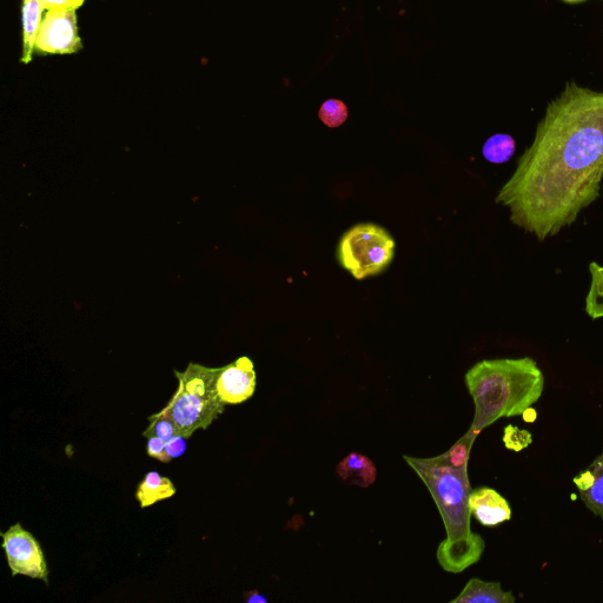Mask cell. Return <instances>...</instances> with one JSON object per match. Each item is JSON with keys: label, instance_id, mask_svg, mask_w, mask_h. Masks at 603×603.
<instances>
[{"label": "cell", "instance_id": "obj_17", "mask_svg": "<svg viewBox=\"0 0 603 603\" xmlns=\"http://www.w3.org/2000/svg\"><path fill=\"white\" fill-rule=\"evenodd\" d=\"M476 437L477 435L468 430L467 434L462 436L448 452L432 457L433 461L455 469L468 468L470 452H472Z\"/></svg>", "mask_w": 603, "mask_h": 603}, {"label": "cell", "instance_id": "obj_5", "mask_svg": "<svg viewBox=\"0 0 603 603\" xmlns=\"http://www.w3.org/2000/svg\"><path fill=\"white\" fill-rule=\"evenodd\" d=\"M395 241L379 225L366 223L355 225L341 238L337 257L342 267L362 281L382 273L392 263Z\"/></svg>", "mask_w": 603, "mask_h": 603}, {"label": "cell", "instance_id": "obj_13", "mask_svg": "<svg viewBox=\"0 0 603 603\" xmlns=\"http://www.w3.org/2000/svg\"><path fill=\"white\" fill-rule=\"evenodd\" d=\"M512 592L502 591L501 583L470 579L452 603H515Z\"/></svg>", "mask_w": 603, "mask_h": 603}, {"label": "cell", "instance_id": "obj_12", "mask_svg": "<svg viewBox=\"0 0 603 603\" xmlns=\"http://www.w3.org/2000/svg\"><path fill=\"white\" fill-rule=\"evenodd\" d=\"M336 473L344 485L362 488L374 485L377 476L373 461L359 453H351L343 459L337 466Z\"/></svg>", "mask_w": 603, "mask_h": 603}, {"label": "cell", "instance_id": "obj_11", "mask_svg": "<svg viewBox=\"0 0 603 603\" xmlns=\"http://www.w3.org/2000/svg\"><path fill=\"white\" fill-rule=\"evenodd\" d=\"M580 499L591 512L603 520V450L585 470L573 479Z\"/></svg>", "mask_w": 603, "mask_h": 603}, {"label": "cell", "instance_id": "obj_10", "mask_svg": "<svg viewBox=\"0 0 603 603\" xmlns=\"http://www.w3.org/2000/svg\"><path fill=\"white\" fill-rule=\"evenodd\" d=\"M468 507L470 514L485 527H496L512 519V508L508 501L493 488L472 490Z\"/></svg>", "mask_w": 603, "mask_h": 603}, {"label": "cell", "instance_id": "obj_15", "mask_svg": "<svg viewBox=\"0 0 603 603\" xmlns=\"http://www.w3.org/2000/svg\"><path fill=\"white\" fill-rule=\"evenodd\" d=\"M176 494L174 483L168 477L157 472H150L139 483L136 498L142 508L155 505L156 502L172 498Z\"/></svg>", "mask_w": 603, "mask_h": 603}, {"label": "cell", "instance_id": "obj_24", "mask_svg": "<svg viewBox=\"0 0 603 603\" xmlns=\"http://www.w3.org/2000/svg\"><path fill=\"white\" fill-rule=\"evenodd\" d=\"M185 449H187V442H185V437L183 436H174L165 442V452H167L171 461L182 456L185 453Z\"/></svg>", "mask_w": 603, "mask_h": 603}, {"label": "cell", "instance_id": "obj_14", "mask_svg": "<svg viewBox=\"0 0 603 603\" xmlns=\"http://www.w3.org/2000/svg\"><path fill=\"white\" fill-rule=\"evenodd\" d=\"M44 11L41 0H24L23 2V57L22 62L29 64L35 51L41 18Z\"/></svg>", "mask_w": 603, "mask_h": 603}, {"label": "cell", "instance_id": "obj_16", "mask_svg": "<svg viewBox=\"0 0 603 603\" xmlns=\"http://www.w3.org/2000/svg\"><path fill=\"white\" fill-rule=\"evenodd\" d=\"M591 286L585 298V311L592 320L603 318V265L592 262L589 264Z\"/></svg>", "mask_w": 603, "mask_h": 603}, {"label": "cell", "instance_id": "obj_9", "mask_svg": "<svg viewBox=\"0 0 603 603\" xmlns=\"http://www.w3.org/2000/svg\"><path fill=\"white\" fill-rule=\"evenodd\" d=\"M485 549V540L476 533L460 539L447 538L437 548V561L446 572L459 574L479 562Z\"/></svg>", "mask_w": 603, "mask_h": 603}, {"label": "cell", "instance_id": "obj_1", "mask_svg": "<svg viewBox=\"0 0 603 603\" xmlns=\"http://www.w3.org/2000/svg\"><path fill=\"white\" fill-rule=\"evenodd\" d=\"M602 181L603 92L567 83L495 202L509 209L510 222L543 242L598 200Z\"/></svg>", "mask_w": 603, "mask_h": 603}, {"label": "cell", "instance_id": "obj_8", "mask_svg": "<svg viewBox=\"0 0 603 603\" xmlns=\"http://www.w3.org/2000/svg\"><path fill=\"white\" fill-rule=\"evenodd\" d=\"M217 393L225 404H240L251 399L256 392V371L247 356L220 368Z\"/></svg>", "mask_w": 603, "mask_h": 603}, {"label": "cell", "instance_id": "obj_22", "mask_svg": "<svg viewBox=\"0 0 603 603\" xmlns=\"http://www.w3.org/2000/svg\"><path fill=\"white\" fill-rule=\"evenodd\" d=\"M148 455L164 463L171 462L170 457L167 452H165V442L156 436L150 437L149 439Z\"/></svg>", "mask_w": 603, "mask_h": 603}, {"label": "cell", "instance_id": "obj_21", "mask_svg": "<svg viewBox=\"0 0 603 603\" xmlns=\"http://www.w3.org/2000/svg\"><path fill=\"white\" fill-rule=\"evenodd\" d=\"M503 443H505L507 449L520 453L523 449L532 445L533 436L528 430H522L509 424L503 432Z\"/></svg>", "mask_w": 603, "mask_h": 603}, {"label": "cell", "instance_id": "obj_18", "mask_svg": "<svg viewBox=\"0 0 603 603\" xmlns=\"http://www.w3.org/2000/svg\"><path fill=\"white\" fill-rule=\"evenodd\" d=\"M516 143L514 138L506 134L490 137L483 147V157L494 164L507 163L515 154Z\"/></svg>", "mask_w": 603, "mask_h": 603}, {"label": "cell", "instance_id": "obj_6", "mask_svg": "<svg viewBox=\"0 0 603 603\" xmlns=\"http://www.w3.org/2000/svg\"><path fill=\"white\" fill-rule=\"evenodd\" d=\"M12 576L24 575L49 585V568L41 545L21 523L0 534Z\"/></svg>", "mask_w": 603, "mask_h": 603}, {"label": "cell", "instance_id": "obj_3", "mask_svg": "<svg viewBox=\"0 0 603 603\" xmlns=\"http://www.w3.org/2000/svg\"><path fill=\"white\" fill-rule=\"evenodd\" d=\"M220 368L190 363L187 370H175L178 389L159 414L175 424L178 433L189 439L198 429H208L227 406L217 393Z\"/></svg>", "mask_w": 603, "mask_h": 603}, {"label": "cell", "instance_id": "obj_27", "mask_svg": "<svg viewBox=\"0 0 603 603\" xmlns=\"http://www.w3.org/2000/svg\"><path fill=\"white\" fill-rule=\"evenodd\" d=\"M563 2L568 3V4H576V3L585 2V0H563Z\"/></svg>", "mask_w": 603, "mask_h": 603}, {"label": "cell", "instance_id": "obj_7", "mask_svg": "<svg viewBox=\"0 0 603 603\" xmlns=\"http://www.w3.org/2000/svg\"><path fill=\"white\" fill-rule=\"evenodd\" d=\"M76 10H51L39 30L35 51L39 55H72L82 50Z\"/></svg>", "mask_w": 603, "mask_h": 603}, {"label": "cell", "instance_id": "obj_2", "mask_svg": "<svg viewBox=\"0 0 603 603\" xmlns=\"http://www.w3.org/2000/svg\"><path fill=\"white\" fill-rule=\"evenodd\" d=\"M466 384L475 406L469 432L479 436L496 421L522 416L538 402L545 375L530 357L483 360L467 371Z\"/></svg>", "mask_w": 603, "mask_h": 603}, {"label": "cell", "instance_id": "obj_23", "mask_svg": "<svg viewBox=\"0 0 603 603\" xmlns=\"http://www.w3.org/2000/svg\"><path fill=\"white\" fill-rule=\"evenodd\" d=\"M85 0H41L44 10H77Z\"/></svg>", "mask_w": 603, "mask_h": 603}, {"label": "cell", "instance_id": "obj_19", "mask_svg": "<svg viewBox=\"0 0 603 603\" xmlns=\"http://www.w3.org/2000/svg\"><path fill=\"white\" fill-rule=\"evenodd\" d=\"M318 117L329 128H339L347 121L348 108L347 105L339 101V99H329L321 106Z\"/></svg>", "mask_w": 603, "mask_h": 603}, {"label": "cell", "instance_id": "obj_25", "mask_svg": "<svg viewBox=\"0 0 603 603\" xmlns=\"http://www.w3.org/2000/svg\"><path fill=\"white\" fill-rule=\"evenodd\" d=\"M245 600H247V602L249 603H253V602H267L268 599L265 598V596L261 593L258 592H250L245 594Z\"/></svg>", "mask_w": 603, "mask_h": 603}, {"label": "cell", "instance_id": "obj_26", "mask_svg": "<svg viewBox=\"0 0 603 603\" xmlns=\"http://www.w3.org/2000/svg\"><path fill=\"white\" fill-rule=\"evenodd\" d=\"M523 420H525L526 422H534L536 420V417H538V414H536L535 410L530 407L526 410L525 413L522 414Z\"/></svg>", "mask_w": 603, "mask_h": 603}, {"label": "cell", "instance_id": "obj_4", "mask_svg": "<svg viewBox=\"0 0 603 603\" xmlns=\"http://www.w3.org/2000/svg\"><path fill=\"white\" fill-rule=\"evenodd\" d=\"M403 459L432 494L445 523L447 538L454 540L472 534L468 500L473 489L470 487L468 468L455 469L440 465L433 459L410 456H403Z\"/></svg>", "mask_w": 603, "mask_h": 603}, {"label": "cell", "instance_id": "obj_20", "mask_svg": "<svg viewBox=\"0 0 603 603\" xmlns=\"http://www.w3.org/2000/svg\"><path fill=\"white\" fill-rule=\"evenodd\" d=\"M150 426L143 433L144 437H159V439L167 442L174 436H181L174 423H172L167 417L161 414L151 415L149 417Z\"/></svg>", "mask_w": 603, "mask_h": 603}]
</instances>
